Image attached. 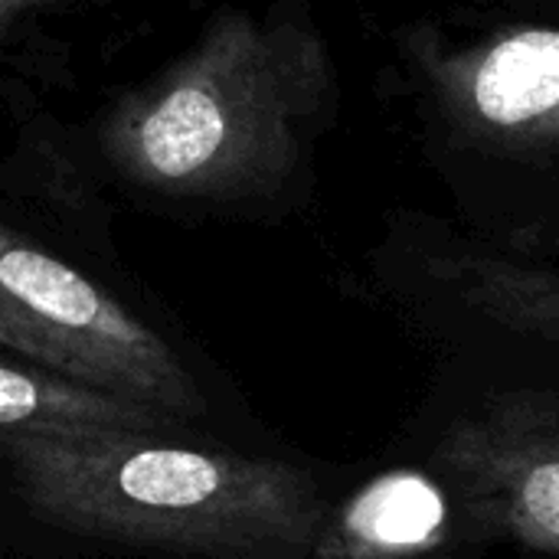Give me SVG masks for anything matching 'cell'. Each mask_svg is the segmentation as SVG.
<instances>
[{"mask_svg": "<svg viewBox=\"0 0 559 559\" xmlns=\"http://www.w3.org/2000/svg\"><path fill=\"white\" fill-rule=\"evenodd\" d=\"M56 0H0V33H7L20 16L39 10V7H49Z\"/></svg>", "mask_w": 559, "mask_h": 559, "instance_id": "obj_9", "label": "cell"}, {"mask_svg": "<svg viewBox=\"0 0 559 559\" xmlns=\"http://www.w3.org/2000/svg\"><path fill=\"white\" fill-rule=\"evenodd\" d=\"M537 246H544V249H559V219L554 223V226H547V229H544L540 236H534V239H531L527 246H521L518 252H534Z\"/></svg>", "mask_w": 559, "mask_h": 559, "instance_id": "obj_10", "label": "cell"}, {"mask_svg": "<svg viewBox=\"0 0 559 559\" xmlns=\"http://www.w3.org/2000/svg\"><path fill=\"white\" fill-rule=\"evenodd\" d=\"M436 462L478 534L559 557V390L491 400L442 436Z\"/></svg>", "mask_w": 559, "mask_h": 559, "instance_id": "obj_5", "label": "cell"}, {"mask_svg": "<svg viewBox=\"0 0 559 559\" xmlns=\"http://www.w3.org/2000/svg\"><path fill=\"white\" fill-rule=\"evenodd\" d=\"M445 524L442 491L416 472H393L328 508L305 547L259 559H432Z\"/></svg>", "mask_w": 559, "mask_h": 559, "instance_id": "obj_6", "label": "cell"}, {"mask_svg": "<svg viewBox=\"0 0 559 559\" xmlns=\"http://www.w3.org/2000/svg\"><path fill=\"white\" fill-rule=\"evenodd\" d=\"M0 350L144 403L174 423L206 400L180 354L111 292L0 223Z\"/></svg>", "mask_w": 559, "mask_h": 559, "instance_id": "obj_3", "label": "cell"}, {"mask_svg": "<svg viewBox=\"0 0 559 559\" xmlns=\"http://www.w3.org/2000/svg\"><path fill=\"white\" fill-rule=\"evenodd\" d=\"M429 269L465 311L559 347V269L485 242H452Z\"/></svg>", "mask_w": 559, "mask_h": 559, "instance_id": "obj_7", "label": "cell"}, {"mask_svg": "<svg viewBox=\"0 0 559 559\" xmlns=\"http://www.w3.org/2000/svg\"><path fill=\"white\" fill-rule=\"evenodd\" d=\"M334 102V59L305 16L233 10L167 72L118 102L102 151L144 193L252 203L295 180Z\"/></svg>", "mask_w": 559, "mask_h": 559, "instance_id": "obj_1", "label": "cell"}, {"mask_svg": "<svg viewBox=\"0 0 559 559\" xmlns=\"http://www.w3.org/2000/svg\"><path fill=\"white\" fill-rule=\"evenodd\" d=\"M174 419L128 396L69 380L46 367L0 360V436L160 432Z\"/></svg>", "mask_w": 559, "mask_h": 559, "instance_id": "obj_8", "label": "cell"}, {"mask_svg": "<svg viewBox=\"0 0 559 559\" xmlns=\"http://www.w3.org/2000/svg\"><path fill=\"white\" fill-rule=\"evenodd\" d=\"M26 508L52 527L121 547L259 559L305 547L328 504L308 472L160 432L0 436Z\"/></svg>", "mask_w": 559, "mask_h": 559, "instance_id": "obj_2", "label": "cell"}, {"mask_svg": "<svg viewBox=\"0 0 559 559\" xmlns=\"http://www.w3.org/2000/svg\"><path fill=\"white\" fill-rule=\"evenodd\" d=\"M406 59L439 157L559 177V26H501L472 43L419 33Z\"/></svg>", "mask_w": 559, "mask_h": 559, "instance_id": "obj_4", "label": "cell"}]
</instances>
